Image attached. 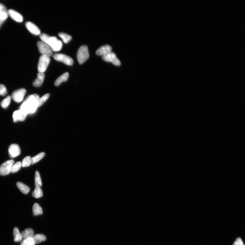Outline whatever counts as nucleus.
I'll return each mask as SVG.
<instances>
[{"label":"nucleus","instance_id":"23","mask_svg":"<svg viewBox=\"0 0 245 245\" xmlns=\"http://www.w3.org/2000/svg\"><path fill=\"white\" fill-rule=\"evenodd\" d=\"M8 13L7 9L3 10L0 13V28L1 27L2 24L4 23L8 16Z\"/></svg>","mask_w":245,"mask_h":245},{"label":"nucleus","instance_id":"27","mask_svg":"<svg viewBox=\"0 0 245 245\" xmlns=\"http://www.w3.org/2000/svg\"><path fill=\"white\" fill-rule=\"evenodd\" d=\"M11 96H8L4 99H3L1 103V106L4 109L7 108L11 103Z\"/></svg>","mask_w":245,"mask_h":245},{"label":"nucleus","instance_id":"8","mask_svg":"<svg viewBox=\"0 0 245 245\" xmlns=\"http://www.w3.org/2000/svg\"><path fill=\"white\" fill-rule=\"evenodd\" d=\"M102 58L103 60L111 63L116 66H120L121 64L119 60L116 57V54L112 51L102 56Z\"/></svg>","mask_w":245,"mask_h":245},{"label":"nucleus","instance_id":"6","mask_svg":"<svg viewBox=\"0 0 245 245\" xmlns=\"http://www.w3.org/2000/svg\"><path fill=\"white\" fill-rule=\"evenodd\" d=\"M14 163L13 160L7 161L0 166V175L6 176L11 172V168Z\"/></svg>","mask_w":245,"mask_h":245},{"label":"nucleus","instance_id":"26","mask_svg":"<svg viewBox=\"0 0 245 245\" xmlns=\"http://www.w3.org/2000/svg\"><path fill=\"white\" fill-rule=\"evenodd\" d=\"M32 158L30 156H28L24 158L22 162V167H28L32 164Z\"/></svg>","mask_w":245,"mask_h":245},{"label":"nucleus","instance_id":"20","mask_svg":"<svg viewBox=\"0 0 245 245\" xmlns=\"http://www.w3.org/2000/svg\"><path fill=\"white\" fill-rule=\"evenodd\" d=\"M13 234L15 242H21L23 239L22 234L20 233L17 227H15L14 229Z\"/></svg>","mask_w":245,"mask_h":245},{"label":"nucleus","instance_id":"22","mask_svg":"<svg viewBox=\"0 0 245 245\" xmlns=\"http://www.w3.org/2000/svg\"><path fill=\"white\" fill-rule=\"evenodd\" d=\"M43 195V191L41 187H36L32 193L33 197L36 199L42 197Z\"/></svg>","mask_w":245,"mask_h":245},{"label":"nucleus","instance_id":"2","mask_svg":"<svg viewBox=\"0 0 245 245\" xmlns=\"http://www.w3.org/2000/svg\"><path fill=\"white\" fill-rule=\"evenodd\" d=\"M77 59L79 64L84 63L89 57L88 46H83L79 48L77 53Z\"/></svg>","mask_w":245,"mask_h":245},{"label":"nucleus","instance_id":"33","mask_svg":"<svg viewBox=\"0 0 245 245\" xmlns=\"http://www.w3.org/2000/svg\"><path fill=\"white\" fill-rule=\"evenodd\" d=\"M7 92L5 86L3 85H0V95H6Z\"/></svg>","mask_w":245,"mask_h":245},{"label":"nucleus","instance_id":"29","mask_svg":"<svg viewBox=\"0 0 245 245\" xmlns=\"http://www.w3.org/2000/svg\"><path fill=\"white\" fill-rule=\"evenodd\" d=\"M22 167V164L21 162H17L15 164H13L11 168V172L12 173H14L19 171L20 168Z\"/></svg>","mask_w":245,"mask_h":245},{"label":"nucleus","instance_id":"21","mask_svg":"<svg viewBox=\"0 0 245 245\" xmlns=\"http://www.w3.org/2000/svg\"><path fill=\"white\" fill-rule=\"evenodd\" d=\"M33 213L34 216L42 215L43 214V210L41 207L37 203L34 204L33 208Z\"/></svg>","mask_w":245,"mask_h":245},{"label":"nucleus","instance_id":"31","mask_svg":"<svg viewBox=\"0 0 245 245\" xmlns=\"http://www.w3.org/2000/svg\"><path fill=\"white\" fill-rule=\"evenodd\" d=\"M36 243L34 242L33 238H30L28 239L24 240L20 243V245H35Z\"/></svg>","mask_w":245,"mask_h":245},{"label":"nucleus","instance_id":"5","mask_svg":"<svg viewBox=\"0 0 245 245\" xmlns=\"http://www.w3.org/2000/svg\"><path fill=\"white\" fill-rule=\"evenodd\" d=\"M39 50L42 55H46L50 57L53 54V51L51 47L47 44L42 41H39L37 43Z\"/></svg>","mask_w":245,"mask_h":245},{"label":"nucleus","instance_id":"18","mask_svg":"<svg viewBox=\"0 0 245 245\" xmlns=\"http://www.w3.org/2000/svg\"><path fill=\"white\" fill-rule=\"evenodd\" d=\"M69 77V74L68 72L62 74L58 77L55 82V85L56 86L59 85L62 82L67 81Z\"/></svg>","mask_w":245,"mask_h":245},{"label":"nucleus","instance_id":"35","mask_svg":"<svg viewBox=\"0 0 245 245\" xmlns=\"http://www.w3.org/2000/svg\"><path fill=\"white\" fill-rule=\"evenodd\" d=\"M6 9V7L2 3H0V13Z\"/></svg>","mask_w":245,"mask_h":245},{"label":"nucleus","instance_id":"14","mask_svg":"<svg viewBox=\"0 0 245 245\" xmlns=\"http://www.w3.org/2000/svg\"><path fill=\"white\" fill-rule=\"evenodd\" d=\"M112 48L111 46L106 45L100 47L96 51V53L98 56H102L108 54L112 51Z\"/></svg>","mask_w":245,"mask_h":245},{"label":"nucleus","instance_id":"11","mask_svg":"<svg viewBox=\"0 0 245 245\" xmlns=\"http://www.w3.org/2000/svg\"><path fill=\"white\" fill-rule=\"evenodd\" d=\"M10 157L14 158L19 156L20 153V150L18 144H13L10 145L8 149Z\"/></svg>","mask_w":245,"mask_h":245},{"label":"nucleus","instance_id":"34","mask_svg":"<svg viewBox=\"0 0 245 245\" xmlns=\"http://www.w3.org/2000/svg\"><path fill=\"white\" fill-rule=\"evenodd\" d=\"M236 241H237L239 245H244L242 240L240 238H238Z\"/></svg>","mask_w":245,"mask_h":245},{"label":"nucleus","instance_id":"25","mask_svg":"<svg viewBox=\"0 0 245 245\" xmlns=\"http://www.w3.org/2000/svg\"><path fill=\"white\" fill-rule=\"evenodd\" d=\"M35 185L36 187H41L42 186V181L39 173L36 171L35 173Z\"/></svg>","mask_w":245,"mask_h":245},{"label":"nucleus","instance_id":"10","mask_svg":"<svg viewBox=\"0 0 245 245\" xmlns=\"http://www.w3.org/2000/svg\"><path fill=\"white\" fill-rule=\"evenodd\" d=\"M27 115V114L21 110H16L13 113V121L15 122L23 121L26 119Z\"/></svg>","mask_w":245,"mask_h":245},{"label":"nucleus","instance_id":"16","mask_svg":"<svg viewBox=\"0 0 245 245\" xmlns=\"http://www.w3.org/2000/svg\"><path fill=\"white\" fill-rule=\"evenodd\" d=\"M21 234L23 239L25 240L30 238H33L34 235V231L32 229L28 228L23 231Z\"/></svg>","mask_w":245,"mask_h":245},{"label":"nucleus","instance_id":"24","mask_svg":"<svg viewBox=\"0 0 245 245\" xmlns=\"http://www.w3.org/2000/svg\"><path fill=\"white\" fill-rule=\"evenodd\" d=\"M58 35L65 44L69 42L72 39V37L67 33H59Z\"/></svg>","mask_w":245,"mask_h":245},{"label":"nucleus","instance_id":"32","mask_svg":"<svg viewBox=\"0 0 245 245\" xmlns=\"http://www.w3.org/2000/svg\"><path fill=\"white\" fill-rule=\"evenodd\" d=\"M50 36L46 33H42L40 34V38L42 42L47 43L48 40L49 39Z\"/></svg>","mask_w":245,"mask_h":245},{"label":"nucleus","instance_id":"3","mask_svg":"<svg viewBox=\"0 0 245 245\" xmlns=\"http://www.w3.org/2000/svg\"><path fill=\"white\" fill-rule=\"evenodd\" d=\"M50 61L49 57L42 55L40 57L37 65L38 71L40 73H44L47 69Z\"/></svg>","mask_w":245,"mask_h":245},{"label":"nucleus","instance_id":"30","mask_svg":"<svg viewBox=\"0 0 245 245\" xmlns=\"http://www.w3.org/2000/svg\"><path fill=\"white\" fill-rule=\"evenodd\" d=\"M45 155V153L42 152L37 155L36 156H34L33 158H32V164H36L41 160H42Z\"/></svg>","mask_w":245,"mask_h":245},{"label":"nucleus","instance_id":"15","mask_svg":"<svg viewBox=\"0 0 245 245\" xmlns=\"http://www.w3.org/2000/svg\"><path fill=\"white\" fill-rule=\"evenodd\" d=\"M44 78L45 75L44 73L39 72L37 74V78L33 82V85L34 87H40L43 84Z\"/></svg>","mask_w":245,"mask_h":245},{"label":"nucleus","instance_id":"9","mask_svg":"<svg viewBox=\"0 0 245 245\" xmlns=\"http://www.w3.org/2000/svg\"><path fill=\"white\" fill-rule=\"evenodd\" d=\"M26 90L25 89H20L13 93L12 98L15 102L17 103L21 102L23 100L26 94Z\"/></svg>","mask_w":245,"mask_h":245},{"label":"nucleus","instance_id":"1","mask_svg":"<svg viewBox=\"0 0 245 245\" xmlns=\"http://www.w3.org/2000/svg\"><path fill=\"white\" fill-rule=\"evenodd\" d=\"M39 98V96L37 94L29 96L23 103L20 109L27 115L33 114L38 108L37 103Z\"/></svg>","mask_w":245,"mask_h":245},{"label":"nucleus","instance_id":"4","mask_svg":"<svg viewBox=\"0 0 245 245\" xmlns=\"http://www.w3.org/2000/svg\"><path fill=\"white\" fill-rule=\"evenodd\" d=\"M46 44L51 47L52 50L54 51L60 50L63 46L61 41L58 40L55 37H50Z\"/></svg>","mask_w":245,"mask_h":245},{"label":"nucleus","instance_id":"7","mask_svg":"<svg viewBox=\"0 0 245 245\" xmlns=\"http://www.w3.org/2000/svg\"><path fill=\"white\" fill-rule=\"evenodd\" d=\"M53 58L55 60L62 62L69 66L73 65L74 63L73 59L71 57L64 54H55L54 55Z\"/></svg>","mask_w":245,"mask_h":245},{"label":"nucleus","instance_id":"36","mask_svg":"<svg viewBox=\"0 0 245 245\" xmlns=\"http://www.w3.org/2000/svg\"><path fill=\"white\" fill-rule=\"evenodd\" d=\"M233 245H239L237 241H235Z\"/></svg>","mask_w":245,"mask_h":245},{"label":"nucleus","instance_id":"17","mask_svg":"<svg viewBox=\"0 0 245 245\" xmlns=\"http://www.w3.org/2000/svg\"><path fill=\"white\" fill-rule=\"evenodd\" d=\"M16 185L20 191L24 194H27L30 190V188L28 186L21 182H17Z\"/></svg>","mask_w":245,"mask_h":245},{"label":"nucleus","instance_id":"28","mask_svg":"<svg viewBox=\"0 0 245 245\" xmlns=\"http://www.w3.org/2000/svg\"><path fill=\"white\" fill-rule=\"evenodd\" d=\"M50 96V94H47L44 95L41 98H39L37 103L38 108L43 105L44 103H45L47 101L48 98H49Z\"/></svg>","mask_w":245,"mask_h":245},{"label":"nucleus","instance_id":"13","mask_svg":"<svg viewBox=\"0 0 245 245\" xmlns=\"http://www.w3.org/2000/svg\"><path fill=\"white\" fill-rule=\"evenodd\" d=\"M8 15L11 18L18 22H22L23 20V17L21 15L15 10L10 9L8 11Z\"/></svg>","mask_w":245,"mask_h":245},{"label":"nucleus","instance_id":"12","mask_svg":"<svg viewBox=\"0 0 245 245\" xmlns=\"http://www.w3.org/2000/svg\"><path fill=\"white\" fill-rule=\"evenodd\" d=\"M25 26L28 30L31 33L35 35H39L41 33V31L36 25L33 23L28 22L26 23Z\"/></svg>","mask_w":245,"mask_h":245},{"label":"nucleus","instance_id":"19","mask_svg":"<svg viewBox=\"0 0 245 245\" xmlns=\"http://www.w3.org/2000/svg\"><path fill=\"white\" fill-rule=\"evenodd\" d=\"M33 238L36 244H38L45 241L46 239V237L42 234H34Z\"/></svg>","mask_w":245,"mask_h":245}]
</instances>
